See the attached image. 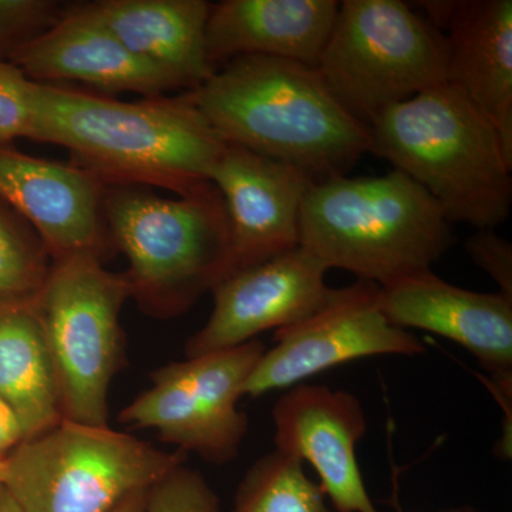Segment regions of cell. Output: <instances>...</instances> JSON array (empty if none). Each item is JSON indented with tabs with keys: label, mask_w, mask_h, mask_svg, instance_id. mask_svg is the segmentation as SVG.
<instances>
[{
	"label": "cell",
	"mask_w": 512,
	"mask_h": 512,
	"mask_svg": "<svg viewBox=\"0 0 512 512\" xmlns=\"http://www.w3.org/2000/svg\"><path fill=\"white\" fill-rule=\"evenodd\" d=\"M37 143L56 144L70 163L106 187H158L184 195L211 183L225 141L180 96L121 101L70 84L37 83Z\"/></svg>",
	"instance_id": "6da1fadb"
},
{
	"label": "cell",
	"mask_w": 512,
	"mask_h": 512,
	"mask_svg": "<svg viewBox=\"0 0 512 512\" xmlns=\"http://www.w3.org/2000/svg\"><path fill=\"white\" fill-rule=\"evenodd\" d=\"M187 94L225 143L291 165L313 183L348 175L370 151V127L340 106L316 67L237 57Z\"/></svg>",
	"instance_id": "7a4b0ae2"
},
{
	"label": "cell",
	"mask_w": 512,
	"mask_h": 512,
	"mask_svg": "<svg viewBox=\"0 0 512 512\" xmlns=\"http://www.w3.org/2000/svg\"><path fill=\"white\" fill-rule=\"evenodd\" d=\"M369 127V153L419 184L450 224L495 229L507 221L512 163L491 121L456 87L424 90Z\"/></svg>",
	"instance_id": "3957f363"
},
{
	"label": "cell",
	"mask_w": 512,
	"mask_h": 512,
	"mask_svg": "<svg viewBox=\"0 0 512 512\" xmlns=\"http://www.w3.org/2000/svg\"><path fill=\"white\" fill-rule=\"evenodd\" d=\"M453 244L439 204L397 170L312 183L303 200L299 245L379 286L430 271Z\"/></svg>",
	"instance_id": "277c9868"
},
{
	"label": "cell",
	"mask_w": 512,
	"mask_h": 512,
	"mask_svg": "<svg viewBox=\"0 0 512 512\" xmlns=\"http://www.w3.org/2000/svg\"><path fill=\"white\" fill-rule=\"evenodd\" d=\"M104 218L116 252L127 258L130 299L148 316L183 315L232 272L227 210L214 184L177 198L107 187Z\"/></svg>",
	"instance_id": "5b68a950"
},
{
	"label": "cell",
	"mask_w": 512,
	"mask_h": 512,
	"mask_svg": "<svg viewBox=\"0 0 512 512\" xmlns=\"http://www.w3.org/2000/svg\"><path fill=\"white\" fill-rule=\"evenodd\" d=\"M184 461L183 451L63 419L5 457L2 487L22 512H111Z\"/></svg>",
	"instance_id": "8992f818"
},
{
	"label": "cell",
	"mask_w": 512,
	"mask_h": 512,
	"mask_svg": "<svg viewBox=\"0 0 512 512\" xmlns=\"http://www.w3.org/2000/svg\"><path fill=\"white\" fill-rule=\"evenodd\" d=\"M316 70L340 106L370 126L446 83V37L400 0H345Z\"/></svg>",
	"instance_id": "52a82bcc"
},
{
	"label": "cell",
	"mask_w": 512,
	"mask_h": 512,
	"mask_svg": "<svg viewBox=\"0 0 512 512\" xmlns=\"http://www.w3.org/2000/svg\"><path fill=\"white\" fill-rule=\"evenodd\" d=\"M94 255L53 261L35 309L55 369L64 420L109 426V393L124 362L123 272Z\"/></svg>",
	"instance_id": "ba28073f"
},
{
	"label": "cell",
	"mask_w": 512,
	"mask_h": 512,
	"mask_svg": "<svg viewBox=\"0 0 512 512\" xmlns=\"http://www.w3.org/2000/svg\"><path fill=\"white\" fill-rule=\"evenodd\" d=\"M265 350L255 339L161 367L151 375L153 386L124 407L120 421L156 430L185 454L228 464L237 458L249 427L238 400Z\"/></svg>",
	"instance_id": "9c48e42d"
},
{
	"label": "cell",
	"mask_w": 512,
	"mask_h": 512,
	"mask_svg": "<svg viewBox=\"0 0 512 512\" xmlns=\"http://www.w3.org/2000/svg\"><path fill=\"white\" fill-rule=\"evenodd\" d=\"M380 286L357 279L330 289L308 318L275 332L244 386V396L259 397L291 389L333 367L373 356H419L426 346L409 330L392 325L380 308Z\"/></svg>",
	"instance_id": "30bf717a"
},
{
	"label": "cell",
	"mask_w": 512,
	"mask_h": 512,
	"mask_svg": "<svg viewBox=\"0 0 512 512\" xmlns=\"http://www.w3.org/2000/svg\"><path fill=\"white\" fill-rule=\"evenodd\" d=\"M329 268L299 245L225 276L212 289L214 308L207 323L188 339L187 357L237 348L266 330L308 318L328 298Z\"/></svg>",
	"instance_id": "8fae6325"
},
{
	"label": "cell",
	"mask_w": 512,
	"mask_h": 512,
	"mask_svg": "<svg viewBox=\"0 0 512 512\" xmlns=\"http://www.w3.org/2000/svg\"><path fill=\"white\" fill-rule=\"evenodd\" d=\"M380 308L392 325L453 340L488 373L491 392L511 421L512 301L500 292H476L448 284L433 272L404 276L380 286Z\"/></svg>",
	"instance_id": "7c38bea8"
},
{
	"label": "cell",
	"mask_w": 512,
	"mask_h": 512,
	"mask_svg": "<svg viewBox=\"0 0 512 512\" xmlns=\"http://www.w3.org/2000/svg\"><path fill=\"white\" fill-rule=\"evenodd\" d=\"M107 187L72 163L29 156L0 143V200L29 222L53 261L116 254L104 218Z\"/></svg>",
	"instance_id": "4fadbf2b"
},
{
	"label": "cell",
	"mask_w": 512,
	"mask_h": 512,
	"mask_svg": "<svg viewBox=\"0 0 512 512\" xmlns=\"http://www.w3.org/2000/svg\"><path fill=\"white\" fill-rule=\"evenodd\" d=\"M272 419L275 450L315 468L320 490L336 512H379L357 460L367 420L355 394L296 384L279 397Z\"/></svg>",
	"instance_id": "5bb4252c"
},
{
	"label": "cell",
	"mask_w": 512,
	"mask_h": 512,
	"mask_svg": "<svg viewBox=\"0 0 512 512\" xmlns=\"http://www.w3.org/2000/svg\"><path fill=\"white\" fill-rule=\"evenodd\" d=\"M210 181L227 210L232 271L299 247L302 204L313 183L302 171L225 143Z\"/></svg>",
	"instance_id": "9a60e30c"
},
{
	"label": "cell",
	"mask_w": 512,
	"mask_h": 512,
	"mask_svg": "<svg viewBox=\"0 0 512 512\" xmlns=\"http://www.w3.org/2000/svg\"><path fill=\"white\" fill-rule=\"evenodd\" d=\"M9 63L33 82L82 83L110 96L137 93L154 97L180 90L167 74L134 56L80 3H69L62 20L19 49Z\"/></svg>",
	"instance_id": "2e32d148"
},
{
	"label": "cell",
	"mask_w": 512,
	"mask_h": 512,
	"mask_svg": "<svg viewBox=\"0 0 512 512\" xmlns=\"http://www.w3.org/2000/svg\"><path fill=\"white\" fill-rule=\"evenodd\" d=\"M338 9L335 0H222L205 26L208 62L218 70L262 56L316 67Z\"/></svg>",
	"instance_id": "e0dca14e"
},
{
	"label": "cell",
	"mask_w": 512,
	"mask_h": 512,
	"mask_svg": "<svg viewBox=\"0 0 512 512\" xmlns=\"http://www.w3.org/2000/svg\"><path fill=\"white\" fill-rule=\"evenodd\" d=\"M444 32L446 83L483 111L512 163L511 0H457Z\"/></svg>",
	"instance_id": "ac0fdd59"
},
{
	"label": "cell",
	"mask_w": 512,
	"mask_h": 512,
	"mask_svg": "<svg viewBox=\"0 0 512 512\" xmlns=\"http://www.w3.org/2000/svg\"><path fill=\"white\" fill-rule=\"evenodd\" d=\"M80 6L178 89L192 92L215 73L205 49V0H94Z\"/></svg>",
	"instance_id": "d6986e66"
},
{
	"label": "cell",
	"mask_w": 512,
	"mask_h": 512,
	"mask_svg": "<svg viewBox=\"0 0 512 512\" xmlns=\"http://www.w3.org/2000/svg\"><path fill=\"white\" fill-rule=\"evenodd\" d=\"M0 397L26 439L63 420L52 357L33 305L0 308Z\"/></svg>",
	"instance_id": "ffe728a7"
},
{
	"label": "cell",
	"mask_w": 512,
	"mask_h": 512,
	"mask_svg": "<svg viewBox=\"0 0 512 512\" xmlns=\"http://www.w3.org/2000/svg\"><path fill=\"white\" fill-rule=\"evenodd\" d=\"M231 512H330L319 484L298 458L274 450L255 461L235 494Z\"/></svg>",
	"instance_id": "44dd1931"
},
{
	"label": "cell",
	"mask_w": 512,
	"mask_h": 512,
	"mask_svg": "<svg viewBox=\"0 0 512 512\" xmlns=\"http://www.w3.org/2000/svg\"><path fill=\"white\" fill-rule=\"evenodd\" d=\"M52 264L35 229L0 200V308L33 305Z\"/></svg>",
	"instance_id": "7402d4cb"
},
{
	"label": "cell",
	"mask_w": 512,
	"mask_h": 512,
	"mask_svg": "<svg viewBox=\"0 0 512 512\" xmlns=\"http://www.w3.org/2000/svg\"><path fill=\"white\" fill-rule=\"evenodd\" d=\"M57 0H0V60L9 62L23 46L45 35L66 13Z\"/></svg>",
	"instance_id": "603a6c76"
},
{
	"label": "cell",
	"mask_w": 512,
	"mask_h": 512,
	"mask_svg": "<svg viewBox=\"0 0 512 512\" xmlns=\"http://www.w3.org/2000/svg\"><path fill=\"white\" fill-rule=\"evenodd\" d=\"M35 87L18 66L0 60V143L37 141Z\"/></svg>",
	"instance_id": "cb8c5ba5"
},
{
	"label": "cell",
	"mask_w": 512,
	"mask_h": 512,
	"mask_svg": "<svg viewBox=\"0 0 512 512\" xmlns=\"http://www.w3.org/2000/svg\"><path fill=\"white\" fill-rule=\"evenodd\" d=\"M147 512H220V498L201 473L183 464L150 488Z\"/></svg>",
	"instance_id": "d4e9b609"
},
{
	"label": "cell",
	"mask_w": 512,
	"mask_h": 512,
	"mask_svg": "<svg viewBox=\"0 0 512 512\" xmlns=\"http://www.w3.org/2000/svg\"><path fill=\"white\" fill-rule=\"evenodd\" d=\"M466 249L471 261L498 285V292L512 301V245L494 229H477L468 237Z\"/></svg>",
	"instance_id": "484cf974"
},
{
	"label": "cell",
	"mask_w": 512,
	"mask_h": 512,
	"mask_svg": "<svg viewBox=\"0 0 512 512\" xmlns=\"http://www.w3.org/2000/svg\"><path fill=\"white\" fill-rule=\"evenodd\" d=\"M26 440L18 414L0 397V457H6Z\"/></svg>",
	"instance_id": "4316f807"
},
{
	"label": "cell",
	"mask_w": 512,
	"mask_h": 512,
	"mask_svg": "<svg viewBox=\"0 0 512 512\" xmlns=\"http://www.w3.org/2000/svg\"><path fill=\"white\" fill-rule=\"evenodd\" d=\"M148 491L150 490L130 495L111 512H147Z\"/></svg>",
	"instance_id": "83f0119b"
},
{
	"label": "cell",
	"mask_w": 512,
	"mask_h": 512,
	"mask_svg": "<svg viewBox=\"0 0 512 512\" xmlns=\"http://www.w3.org/2000/svg\"><path fill=\"white\" fill-rule=\"evenodd\" d=\"M0 512H22L3 487H0Z\"/></svg>",
	"instance_id": "f1b7e54d"
},
{
	"label": "cell",
	"mask_w": 512,
	"mask_h": 512,
	"mask_svg": "<svg viewBox=\"0 0 512 512\" xmlns=\"http://www.w3.org/2000/svg\"><path fill=\"white\" fill-rule=\"evenodd\" d=\"M440 512H481L476 510V508L463 507V508H450V510H443Z\"/></svg>",
	"instance_id": "f546056e"
},
{
	"label": "cell",
	"mask_w": 512,
	"mask_h": 512,
	"mask_svg": "<svg viewBox=\"0 0 512 512\" xmlns=\"http://www.w3.org/2000/svg\"><path fill=\"white\" fill-rule=\"evenodd\" d=\"M3 466H5V457H0V487H2Z\"/></svg>",
	"instance_id": "4dcf8cb0"
}]
</instances>
